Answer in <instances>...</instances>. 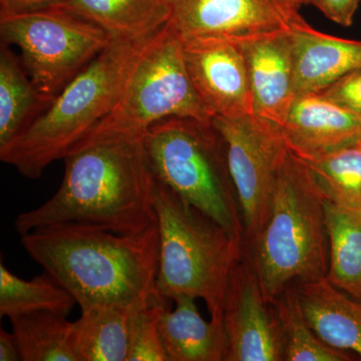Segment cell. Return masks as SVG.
<instances>
[{"mask_svg": "<svg viewBox=\"0 0 361 361\" xmlns=\"http://www.w3.org/2000/svg\"><path fill=\"white\" fill-rule=\"evenodd\" d=\"M21 245L70 292L80 310L99 305L135 308L157 296L158 226L126 235L68 222L42 226L20 236Z\"/></svg>", "mask_w": 361, "mask_h": 361, "instance_id": "cell-1", "label": "cell"}, {"mask_svg": "<svg viewBox=\"0 0 361 361\" xmlns=\"http://www.w3.org/2000/svg\"><path fill=\"white\" fill-rule=\"evenodd\" d=\"M65 176L45 203L14 221L21 235L42 226L82 223L133 235L157 225L156 178L142 140H110L73 149Z\"/></svg>", "mask_w": 361, "mask_h": 361, "instance_id": "cell-2", "label": "cell"}, {"mask_svg": "<svg viewBox=\"0 0 361 361\" xmlns=\"http://www.w3.org/2000/svg\"><path fill=\"white\" fill-rule=\"evenodd\" d=\"M147 39H114L23 133L0 148V160L37 180L51 164L65 159L113 110Z\"/></svg>", "mask_w": 361, "mask_h": 361, "instance_id": "cell-3", "label": "cell"}, {"mask_svg": "<svg viewBox=\"0 0 361 361\" xmlns=\"http://www.w3.org/2000/svg\"><path fill=\"white\" fill-rule=\"evenodd\" d=\"M246 253L268 302L292 282L327 276L325 199L310 171L289 149L278 173L268 219Z\"/></svg>", "mask_w": 361, "mask_h": 361, "instance_id": "cell-4", "label": "cell"}, {"mask_svg": "<svg viewBox=\"0 0 361 361\" xmlns=\"http://www.w3.org/2000/svg\"><path fill=\"white\" fill-rule=\"evenodd\" d=\"M154 202L160 244L157 291L170 301L200 298L211 319L223 322L228 282L246 246L157 179Z\"/></svg>", "mask_w": 361, "mask_h": 361, "instance_id": "cell-5", "label": "cell"}, {"mask_svg": "<svg viewBox=\"0 0 361 361\" xmlns=\"http://www.w3.org/2000/svg\"><path fill=\"white\" fill-rule=\"evenodd\" d=\"M142 141L156 179L246 246L224 142L212 123L166 118L152 126Z\"/></svg>", "mask_w": 361, "mask_h": 361, "instance_id": "cell-6", "label": "cell"}, {"mask_svg": "<svg viewBox=\"0 0 361 361\" xmlns=\"http://www.w3.org/2000/svg\"><path fill=\"white\" fill-rule=\"evenodd\" d=\"M170 118L211 125L213 115L192 84L182 42L167 23L137 51L113 110L73 149L142 140L152 126Z\"/></svg>", "mask_w": 361, "mask_h": 361, "instance_id": "cell-7", "label": "cell"}, {"mask_svg": "<svg viewBox=\"0 0 361 361\" xmlns=\"http://www.w3.org/2000/svg\"><path fill=\"white\" fill-rule=\"evenodd\" d=\"M0 35L4 44L20 49L28 77L49 101L115 39L61 8L0 18Z\"/></svg>", "mask_w": 361, "mask_h": 361, "instance_id": "cell-8", "label": "cell"}, {"mask_svg": "<svg viewBox=\"0 0 361 361\" xmlns=\"http://www.w3.org/2000/svg\"><path fill=\"white\" fill-rule=\"evenodd\" d=\"M212 126L224 142L247 246L268 219L278 173L288 148L280 130L254 115L238 118L214 116Z\"/></svg>", "mask_w": 361, "mask_h": 361, "instance_id": "cell-9", "label": "cell"}, {"mask_svg": "<svg viewBox=\"0 0 361 361\" xmlns=\"http://www.w3.org/2000/svg\"><path fill=\"white\" fill-rule=\"evenodd\" d=\"M168 25L186 40L216 39L243 44L290 32L305 21L307 0H168Z\"/></svg>", "mask_w": 361, "mask_h": 361, "instance_id": "cell-10", "label": "cell"}, {"mask_svg": "<svg viewBox=\"0 0 361 361\" xmlns=\"http://www.w3.org/2000/svg\"><path fill=\"white\" fill-rule=\"evenodd\" d=\"M223 324L228 342L225 361L283 360L276 316L246 251L228 282Z\"/></svg>", "mask_w": 361, "mask_h": 361, "instance_id": "cell-11", "label": "cell"}, {"mask_svg": "<svg viewBox=\"0 0 361 361\" xmlns=\"http://www.w3.org/2000/svg\"><path fill=\"white\" fill-rule=\"evenodd\" d=\"M180 42L192 84L213 118L253 115L248 68L241 44L216 39Z\"/></svg>", "mask_w": 361, "mask_h": 361, "instance_id": "cell-12", "label": "cell"}, {"mask_svg": "<svg viewBox=\"0 0 361 361\" xmlns=\"http://www.w3.org/2000/svg\"><path fill=\"white\" fill-rule=\"evenodd\" d=\"M290 32L241 44L248 68L253 115L278 130L284 125L297 97Z\"/></svg>", "mask_w": 361, "mask_h": 361, "instance_id": "cell-13", "label": "cell"}, {"mask_svg": "<svg viewBox=\"0 0 361 361\" xmlns=\"http://www.w3.org/2000/svg\"><path fill=\"white\" fill-rule=\"evenodd\" d=\"M289 151L313 158L361 141V118L320 92L298 94L281 129Z\"/></svg>", "mask_w": 361, "mask_h": 361, "instance_id": "cell-14", "label": "cell"}, {"mask_svg": "<svg viewBox=\"0 0 361 361\" xmlns=\"http://www.w3.org/2000/svg\"><path fill=\"white\" fill-rule=\"evenodd\" d=\"M169 301L158 295L149 304L169 361H225L228 342L223 322L204 319L193 297L176 299L174 310Z\"/></svg>", "mask_w": 361, "mask_h": 361, "instance_id": "cell-15", "label": "cell"}, {"mask_svg": "<svg viewBox=\"0 0 361 361\" xmlns=\"http://www.w3.org/2000/svg\"><path fill=\"white\" fill-rule=\"evenodd\" d=\"M297 96L320 92L361 70V42L318 32L303 21L290 32Z\"/></svg>", "mask_w": 361, "mask_h": 361, "instance_id": "cell-16", "label": "cell"}, {"mask_svg": "<svg viewBox=\"0 0 361 361\" xmlns=\"http://www.w3.org/2000/svg\"><path fill=\"white\" fill-rule=\"evenodd\" d=\"M306 319L325 343L361 358V301L334 286L327 278L297 282Z\"/></svg>", "mask_w": 361, "mask_h": 361, "instance_id": "cell-17", "label": "cell"}, {"mask_svg": "<svg viewBox=\"0 0 361 361\" xmlns=\"http://www.w3.org/2000/svg\"><path fill=\"white\" fill-rule=\"evenodd\" d=\"M56 8L101 26L116 39H149L170 20L168 0H66Z\"/></svg>", "mask_w": 361, "mask_h": 361, "instance_id": "cell-18", "label": "cell"}, {"mask_svg": "<svg viewBox=\"0 0 361 361\" xmlns=\"http://www.w3.org/2000/svg\"><path fill=\"white\" fill-rule=\"evenodd\" d=\"M132 308L99 305L82 310L71 323L78 361H127Z\"/></svg>", "mask_w": 361, "mask_h": 361, "instance_id": "cell-19", "label": "cell"}, {"mask_svg": "<svg viewBox=\"0 0 361 361\" xmlns=\"http://www.w3.org/2000/svg\"><path fill=\"white\" fill-rule=\"evenodd\" d=\"M2 42L0 51V148L18 137L51 104Z\"/></svg>", "mask_w": 361, "mask_h": 361, "instance_id": "cell-20", "label": "cell"}, {"mask_svg": "<svg viewBox=\"0 0 361 361\" xmlns=\"http://www.w3.org/2000/svg\"><path fill=\"white\" fill-rule=\"evenodd\" d=\"M325 214L329 240L327 280L361 301V211L325 200Z\"/></svg>", "mask_w": 361, "mask_h": 361, "instance_id": "cell-21", "label": "cell"}, {"mask_svg": "<svg viewBox=\"0 0 361 361\" xmlns=\"http://www.w3.org/2000/svg\"><path fill=\"white\" fill-rule=\"evenodd\" d=\"M282 342L284 361H350L348 351L332 348L320 338L306 319L297 281L292 282L270 301Z\"/></svg>", "mask_w": 361, "mask_h": 361, "instance_id": "cell-22", "label": "cell"}, {"mask_svg": "<svg viewBox=\"0 0 361 361\" xmlns=\"http://www.w3.org/2000/svg\"><path fill=\"white\" fill-rule=\"evenodd\" d=\"M77 301L49 273L32 280L16 276L0 262V316L13 318L35 312L68 316Z\"/></svg>", "mask_w": 361, "mask_h": 361, "instance_id": "cell-23", "label": "cell"}, {"mask_svg": "<svg viewBox=\"0 0 361 361\" xmlns=\"http://www.w3.org/2000/svg\"><path fill=\"white\" fill-rule=\"evenodd\" d=\"M297 159L310 171L325 200L361 211V142L324 155Z\"/></svg>", "mask_w": 361, "mask_h": 361, "instance_id": "cell-24", "label": "cell"}, {"mask_svg": "<svg viewBox=\"0 0 361 361\" xmlns=\"http://www.w3.org/2000/svg\"><path fill=\"white\" fill-rule=\"evenodd\" d=\"M68 316L35 312L11 319L21 361H78Z\"/></svg>", "mask_w": 361, "mask_h": 361, "instance_id": "cell-25", "label": "cell"}, {"mask_svg": "<svg viewBox=\"0 0 361 361\" xmlns=\"http://www.w3.org/2000/svg\"><path fill=\"white\" fill-rule=\"evenodd\" d=\"M149 304L130 313L127 361H169Z\"/></svg>", "mask_w": 361, "mask_h": 361, "instance_id": "cell-26", "label": "cell"}, {"mask_svg": "<svg viewBox=\"0 0 361 361\" xmlns=\"http://www.w3.org/2000/svg\"><path fill=\"white\" fill-rule=\"evenodd\" d=\"M320 94L361 118V70L341 78Z\"/></svg>", "mask_w": 361, "mask_h": 361, "instance_id": "cell-27", "label": "cell"}, {"mask_svg": "<svg viewBox=\"0 0 361 361\" xmlns=\"http://www.w3.org/2000/svg\"><path fill=\"white\" fill-rule=\"evenodd\" d=\"M361 0H307L329 20L337 25L348 27L353 23L356 11Z\"/></svg>", "mask_w": 361, "mask_h": 361, "instance_id": "cell-28", "label": "cell"}, {"mask_svg": "<svg viewBox=\"0 0 361 361\" xmlns=\"http://www.w3.org/2000/svg\"><path fill=\"white\" fill-rule=\"evenodd\" d=\"M66 0H0V18L56 8Z\"/></svg>", "mask_w": 361, "mask_h": 361, "instance_id": "cell-29", "label": "cell"}, {"mask_svg": "<svg viewBox=\"0 0 361 361\" xmlns=\"http://www.w3.org/2000/svg\"><path fill=\"white\" fill-rule=\"evenodd\" d=\"M21 355L13 332L0 329V361H20Z\"/></svg>", "mask_w": 361, "mask_h": 361, "instance_id": "cell-30", "label": "cell"}, {"mask_svg": "<svg viewBox=\"0 0 361 361\" xmlns=\"http://www.w3.org/2000/svg\"><path fill=\"white\" fill-rule=\"evenodd\" d=\"M361 142V141H360Z\"/></svg>", "mask_w": 361, "mask_h": 361, "instance_id": "cell-31", "label": "cell"}]
</instances>
